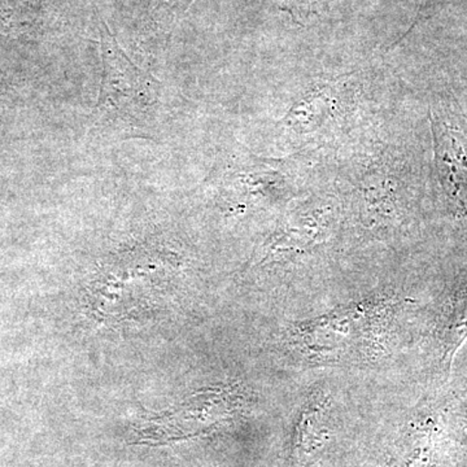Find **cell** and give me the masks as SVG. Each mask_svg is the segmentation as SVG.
Segmentation results:
<instances>
[{"label": "cell", "instance_id": "8992f818", "mask_svg": "<svg viewBox=\"0 0 467 467\" xmlns=\"http://www.w3.org/2000/svg\"><path fill=\"white\" fill-rule=\"evenodd\" d=\"M193 0H150V12L153 20L162 26H173L178 18L186 14Z\"/></svg>", "mask_w": 467, "mask_h": 467}, {"label": "cell", "instance_id": "6da1fadb", "mask_svg": "<svg viewBox=\"0 0 467 467\" xmlns=\"http://www.w3.org/2000/svg\"><path fill=\"white\" fill-rule=\"evenodd\" d=\"M103 76L98 110L103 116L146 125L155 119L162 85L155 77L131 63L109 26L100 21Z\"/></svg>", "mask_w": 467, "mask_h": 467}, {"label": "cell", "instance_id": "3957f363", "mask_svg": "<svg viewBox=\"0 0 467 467\" xmlns=\"http://www.w3.org/2000/svg\"><path fill=\"white\" fill-rule=\"evenodd\" d=\"M330 209H304L290 214L281 230L267 243L265 260L295 256L322 244L330 230Z\"/></svg>", "mask_w": 467, "mask_h": 467}, {"label": "cell", "instance_id": "52a82bcc", "mask_svg": "<svg viewBox=\"0 0 467 467\" xmlns=\"http://www.w3.org/2000/svg\"><path fill=\"white\" fill-rule=\"evenodd\" d=\"M442 3H444V0H420V9H418V14L416 18H414L413 24H411V26L409 27L408 32L404 33V36H402L398 42L393 43L391 48L395 47V46H398L399 43L404 41L409 34L413 32V30L416 29V26H420V23H423V21L427 20V18L431 17L432 15L438 11Z\"/></svg>", "mask_w": 467, "mask_h": 467}, {"label": "cell", "instance_id": "277c9868", "mask_svg": "<svg viewBox=\"0 0 467 467\" xmlns=\"http://www.w3.org/2000/svg\"><path fill=\"white\" fill-rule=\"evenodd\" d=\"M435 164L448 195L467 211V147L453 129L431 117Z\"/></svg>", "mask_w": 467, "mask_h": 467}, {"label": "cell", "instance_id": "5b68a950", "mask_svg": "<svg viewBox=\"0 0 467 467\" xmlns=\"http://www.w3.org/2000/svg\"><path fill=\"white\" fill-rule=\"evenodd\" d=\"M327 410L328 402L324 393H316L301 411L295 441L300 462L312 459L313 453L324 445L327 435Z\"/></svg>", "mask_w": 467, "mask_h": 467}, {"label": "cell", "instance_id": "7a4b0ae2", "mask_svg": "<svg viewBox=\"0 0 467 467\" xmlns=\"http://www.w3.org/2000/svg\"><path fill=\"white\" fill-rule=\"evenodd\" d=\"M349 88L346 79L331 82L306 92L288 110L282 125L299 135L313 134L330 128L343 113L344 100H348Z\"/></svg>", "mask_w": 467, "mask_h": 467}]
</instances>
